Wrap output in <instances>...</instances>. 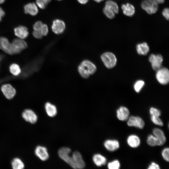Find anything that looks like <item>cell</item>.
Segmentation results:
<instances>
[{"label":"cell","mask_w":169,"mask_h":169,"mask_svg":"<svg viewBox=\"0 0 169 169\" xmlns=\"http://www.w3.org/2000/svg\"><path fill=\"white\" fill-rule=\"evenodd\" d=\"M96 70L95 65L91 61L84 60L82 61L78 67V71L81 76L87 79L90 75L94 74Z\"/></svg>","instance_id":"cell-1"},{"label":"cell","mask_w":169,"mask_h":169,"mask_svg":"<svg viewBox=\"0 0 169 169\" xmlns=\"http://www.w3.org/2000/svg\"><path fill=\"white\" fill-rule=\"evenodd\" d=\"M71 149L68 147H62L58 151L59 157L74 169H76L74 163L72 156L70 155Z\"/></svg>","instance_id":"cell-2"},{"label":"cell","mask_w":169,"mask_h":169,"mask_svg":"<svg viewBox=\"0 0 169 169\" xmlns=\"http://www.w3.org/2000/svg\"><path fill=\"white\" fill-rule=\"evenodd\" d=\"M141 8L148 14H155L158 9V6L153 0H142L141 3Z\"/></svg>","instance_id":"cell-3"},{"label":"cell","mask_w":169,"mask_h":169,"mask_svg":"<svg viewBox=\"0 0 169 169\" xmlns=\"http://www.w3.org/2000/svg\"><path fill=\"white\" fill-rule=\"evenodd\" d=\"M101 59L105 65L108 68L110 69L116 65L117 59L115 55L110 52H107L102 54Z\"/></svg>","instance_id":"cell-4"},{"label":"cell","mask_w":169,"mask_h":169,"mask_svg":"<svg viewBox=\"0 0 169 169\" xmlns=\"http://www.w3.org/2000/svg\"><path fill=\"white\" fill-rule=\"evenodd\" d=\"M156 77L158 82L161 84H166L169 81V71L166 68H161L157 70Z\"/></svg>","instance_id":"cell-5"},{"label":"cell","mask_w":169,"mask_h":169,"mask_svg":"<svg viewBox=\"0 0 169 169\" xmlns=\"http://www.w3.org/2000/svg\"><path fill=\"white\" fill-rule=\"evenodd\" d=\"M11 43L13 54H18L28 46L27 43L23 39L15 38Z\"/></svg>","instance_id":"cell-6"},{"label":"cell","mask_w":169,"mask_h":169,"mask_svg":"<svg viewBox=\"0 0 169 169\" xmlns=\"http://www.w3.org/2000/svg\"><path fill=\"white\" fill-rule=\"evenodd\" d=\"M1 90L3 95L8 99H12L16 94L15 89L9 84H3L1 87Z\"/></svg>","instance_id":"cell-7"},{"label":"cell","mask_w":169,"mask_h":169,"mask_svg":"<svg viewBox=\"0 0 169 169\" xmlns=\"http://www.w3.org/2000/svg\"><path fill=\"white\" fill-rule=\"evenodd\" d=\"M149 59L154 70L157 71L161 68L163 59L161 54H152L150 56Z\"/></svg>","instance_id":"cell-8"},{"label":"cell","mask_w":169,"mask_h":169,"mask_svg":"<svg viewBox=\"0 0 169 169\" xmlns=\"http://www.w3.org/2000/svg\"><path fill=\"white\" fill-rule=\"evenodd\" d=\"M127 124L129 126H134L140 129H142L145 125V122L140 117L132 116L129 117Z\"/></svg>","instance_id":"cell-9"},{"label":"cell","mask_w":169,"mask_h":169,"mask_svg":"<svg viewBox=\"0 0 169 169\" xmlns=\"http://www.w3.org/2000/svg\"><path fill=\"white\" fill-rule=\"evenodd\" d=\"M0 49L7 54H13L11 43L5 37H0Z\"/></svg>","instance_id":"cell-10"},{"label":"cell","mask_w":169,"mask_h":169,"mask_svg":"<svg viewBox=\"0 0 169 169\" xmlns=\"http://www.w3.org/2000/svg\"><path fill=\"white\" fill-rule=\"evenodd\" d=\"M53 31L56 34H60L64 31L65 25L64 22L59 19L53 21L51 27Z\"/></svg>","instance_id":"cell-11"},{"label":"cell","mask_w":169,"mask_h":169,"mask_svg":"<svg viewBox=\"0 0 169 169\" xmlns=\"http://www.w3.org/2000/svg\"><path fill=\"white\" fill-rule=\"evenodd\" d=\"M22 116L25 120L32 124L35 123L38 120L36 114L30 109L25 110L22 113Z\"/></svg>","instance_id":"cell-12"},{"label":"cell","mask_w":169,"mask_h":169,"mask_svg":"<svg viewBox=\"0 0 169 169\" xmlns=\"http://www.w3.org/2000/svg\"><path fill=\"white\" fill-rule=\"evenodd\" d=\"M76 169H82L85 166V163L81 154L78 151H75L72 155Z\"/></svg>","instance_id":"cell-13"},{"label":"cell","mask_w":169,"mask_h":169,"mask_svg":"<svg viewBox=\"0 0 169 169\" xmlns=\"http://www.w3.org/2000/svg\"><path fill=\"white\" fill-rule=\"evenodd\" d=\"M15 35L21 39L27 38L29 35L28 28L25 26L22 25L16 27L14 29Z\"/></svg>","instance_id":"cell-14"},{"label":"cell","mask_w":169,"mask_h":169,"mask_svg":"<svg viewBox=\"0 0 169 169\" xmlns=\"http://www.w3.org/2000/svg\"><path fill=\"white\" fill-rule=\"evenodd\" d=\"M35 153L36 156L43 161L47 160L49 157L47 150L44 146H37L35 149Z\"/></svg>","instance_id":"cell-15"},{"label":"cell","mask_w":169,"mask_h":169,"mask_svg":"<svg viewBox=\"0 0 169 169\" xmlns=\"http://www.w3.org/2000/svg\"><path fill=\"white\" fill-rule=\"evenodd\" d=\"M117 117L121 121H125L129 118L130 111L125 106H120L117 110Z\"/></svg>","instance_id":"cell-16"},{"label":"cell","mask_w":169,"mask_h":169,"mask_svg":"<svg viewBox=\"0 0 169 169\" xmlns=\"http://www.w3.org/2000/svg\"><path fill=\"white\" fill-rule=\"evenodd\" d=\"M121 7L123 14L125 16L131 17L134 15L135 9L132 4L127 3L122 4Z\"/></svg>","instance_id":"cell-17"},{"label":"cell","mask_w":169,"mask_h":169,"mask_svg":"<svg viewBox=\"0 0 169 169\" xmlns=\"http://www.w3.org/2000/svg\"><path fill=\"white\" fill-rule=\"evenodd\" d=\"M104 145L106 149L110 151H116L120 146L119 141L116 140H107L104 142Z\"/></svg>","instance_id":"cell-18"},{"label":"cell","mask_w":169,"mask_h":169,"mask_svg":"<svg viewBox=\"0 0 169 169\" xmlns=\"http://www.w3.org/2000/svg\"><path fill=\"white\" fill-rule=\"evenodd\" d=\"M24 13L34 16L38 13V10L36 4L33 3H29L26 4L24 6Z\"/></svg>","instance_id":"cell-19"},{"label":"cell","mask_w":169,"mask_h":169,"mask_svg":"<svg viewBox=\"0 0 169 169\" xmlns=\"http://www.w3.org/2000/svg\"><path fill=\"white\" fill-rule=\"evenodd\" d=\"M127 144L132 148L138 147L140 144V140L138 136L135 135L129 136L127 139Z\"/></svg>","instance_id":"cell-20"},{"label":"cell","mask_w":169,"mask_h":169,"mask_svg":"<svg viewBox=\"0 0 169 169\" xmlns=\"http://www.w3.org/2000/svg\"><path fill=\"white\" fill-rule=\"evenodd\" d=\"M45 109L48 115L51 117L55 116L57 114V109L56 106L49 102L45 105Z\"/></svg>","instance_id":"cell-21"},{"label":"cell","mask_w":169,"mask_h":169,"mask_svg":"<svg viewBox=\"0 0 169 169\" xmlns=\"http://www.w3.org/2000/svg\"><path fill=\"white\" fill-rule=\"evenodd\" d=\"M136 49L138 53L142 55H146L149 51V46L146 42L137 44Z\"/></svg>","instance_id":"cell-22"},{"label":"cell","mask_w":169,"mask_h":169,"mask_svg":"<svg viewBox=\"0 0 169 169\" xmlns=\"http://www.w3.org/2000/svg\"><path fill=\"white\" fill-rule=\"evenodd\" d=\"M93 160L94 163L98 166L105 165L107 161L106 158L100 154H95L93 157Z\"/></svg>","instance_id":"cell-23"},{"label":"cell","mask_w":169,"mask_h":169,"mask_svg":"<svg viewBox=\"0 0 169 169\" xmlns=\"http://www.w3.org/2000/svg\"><path fill=\"white\" fill-rule=\"evenodd\" d=\"M153 133L154 136L160 141L162 145L164 144L166 139L163 132L161 129L155 128L153 130Z\"/></svg>","instance_id":"cell-24"},{"label":"cell","mask_w":169,"mask_h":169,"mask_svg":"<svg viewBox=\"0 0 169 169\" xmlns=\"http://www.w3.org/2000/svg\"><path fill=\"white\" fill-rule=\"evenodd\" d=\"M105 6L112 10L115 14L119 12V8L117 3L112 0H107L105 3Z\"/></svg>","instance_id":"cell-25"},{"label":"cell","mask_w":169,"mask_h":169,"mask_svg":"<svg viewBox=\"0 0 169 169\" xmlns=\"http://www.w3.org/2000/svg\"><path fill=\"white\" fill-rule=\"evenodd\" d=\"M10 73L14 76H18L21 72V69L19 65L17 63H13L9 67Z\"/></svg>","instance_id":"cell-26"},{"label":"cell","mask_w":169,"mask_h":169,"mask_svg":"<svg viewBox=\"0 0 169 169\" xmlns=\"http://www.w3.org/2000/svg\"><path fill=\"white\" fill-rule=\"evenodd\" d=\"M147 142V144L151 146L162 145L160 141L152 135H150L148 136Z\"/></svg>","instance_id":"cell-27"},{"label":"cell","mask_w":169,"mask_h":169,"mask_svg":"<svg viewBox=\"0 0 169 169\" xmlns=\"http://www.w3.org/2000/svg\"><path fill=\"white\" fill-rule=\"evenodd\" d=\"M11 165L13 169H23L24 167L23 162L20 159L18 158L13 159L11 162Z\"/></svg>","instance_id":"cell-28"},{"label":"cell","mask_w":169,"mask_h":169,"mask_svg":"<svg viewBox=\"0 0 169 169\" xmlns=\"http://www.w3.org/2000/svg\"><path fill=\"white\" fill-rule=\"evenodd\" d=\"M104 14L108 18L112 19L115 17V14L111 9L104 6L103 9Z\"/></svg>","instance_id":"cell-29"},{"label":"cell","mask_w":169,"mask_h":169,"mask_svg":"<svg viewBox=\"0 0 169 169\" xmlns=\"http://www.w3.org/2000/svg\"><path fill=\"white\" fill-rule=\"evenodd\" d=\"M107 167L109 169H119L120 167V164L118 160H115L109 162Z\"/></svg>","instance_id":"cell-30"},{"label":"cell","mask_w":169,"mask_h":169,"mask_svg":"<svg viewBox=\"0 0 169 169\" xmlns=\"http://www.w3.org/2000/svg\"><path fill=\"white\" fill-rule=\"evenodd\" d=\"M144 82L142 80H139L137 81L134 85L135 91L136 92H139L144 86Z\"/></svg>","instance_id":"cell-31"},{"label":"cell","mask_w":169,"mask_h":169,"mask_svg":"<svg viewBox=\"0 0 169 169\" xmlns=\"http://www.w3.org/2000/svg\"><path fill=\"white\" fill-rule=\"evenodd\" d=\"M51 1V0H36V3L39 8L44 9Z\"/></svg>","instance_id":"cell-32"},{"label":"cell","mask_w":169,"mask_h":169,"mask_svg":"<svg viewBox=\"0 0 169 169\" xmlns=\"http://www.w3.org/2000/svg\"><path fill=\"white\" fill-rule=\"evenodd\" d=\"M151 119L155 124L161 126L163 125V123L159 117L151 116Z\"/></svg>","instance_id":"cell-33"},{"label":"cell","mask_w":169,"mask_h":169,"mask_svg":"<svg viewBox=\"0 0 169 169\" xmlns=\"http://www.w3.org/2000/svg\"><path fill=\"white\" fill-rule=\"evenodd\" d=\"M151 116L159 117L161 115V112L158 109L154 107H151L149 110Z\"/></svg>","instance_id":"cell-34"},{"label":"cell","mask_w":169,"mask_h":169,"mask_svg":"<svg viewBox=\"0 0 169 169\" xmlns=\"http://www.w3.org/2000/svg\"><path fill=\"white\" fill-rule=\"evenodd\" d=\"M169 148L168 147L166 148L163 150L162 152V156L163 159L166 161L168 162L169 160Z\"/></svg>","instance_id":"cell-35"},{"label":"cell","mask_w":169,"mask_h":169,"mask_svg":"<svg viewBox=\"0 0 169 169\" xmlns=\"http://www.w3.org/2000/svg\"><path fill=\"white\" fill-rule=\"evenodd\" d=\"M43 36H46L49 32L48 28L46 24H43L40 30Z\"/></svg>","instance_id":"cell-36"},{"label":"cell","mask_w":169,"mask_h":169,"mask_svg":"<svg viewBox=\"0 0 169 169\" xmlns=\"http://www.w3.org/2000/svg\"><path fill=\"white\" fill-rule=\"evenodd\" d=\"M162 14L163 17L167 20L169 18V9L168 8H165L162 11Z\"/></svg>","instance_id":"cell-37"},{"label":"cell","mask_w":169,"mask_h":169,"mask_svg":"<svg viewBox=\"0 0 169 169\" xmlns=\"http://www.w3.org/2000/svg\"><path fill=\"white\" fill-rule=\"evenodd\" d=\"M43 24L42 22L38 21L36 22L33 26V29L34 30H40Z\"/></svg>","instance_id":"cell-38"},{"label":"cell","mask_w":169,"mask_h":169,"mask_svg":"<svg viewBox=\"0 0 169 169\" xmlns=\"http://www.w3.org/2000/svg\"><path fill=\"white\" fill-rule=\"evenodd\" d=\"M33 36L36 38L40 39L42 37V35L40 30H35L33 32Z\"/></svg>","instance_id":"cell-39"},{"label":"cell","mask_w":169,"mask_h":169,"mask_svg":"<svg viewBox=\"0 0 169 169\" xmlns=\"http://www.w3.org/2000/svg\"><path fill=\"white\" fill-rule=\"evenodd\" d=\"M159 165L155 162H152L149 166L148 169H160Z\"/></svg>","instance_id":"cell-40"},{"label":"cell","mask_w":169,"mask_h":169,"mask_svg":"<svg viewBox=\"0 0 169 169\" xmlns=\"http://www.w3.org/2000/svg\"><path fill=\"white\" fill-rule=\"evenodd\" d=\"M5 15V13L4 10L0 7V22L1 21L2 18Z\"/></svg>","instance_id":"cell-41"},{"label":"cell","mask_w":169,"mask_h":169,"mask_svg":"<svg viewBox=\"0 0 169 169\" xmlns=\"http://www.w3.org/2000/svg\"><path fill=\"white\" fill-rule=\"evenodd\" d=\"M157 4H163L165 2V0H153Z\"/></svg>","instance_id":"cell-42"},{"label":"cell","mask_w":169,"mask_h":169,"mask_svg":"<svg viewBox=\"0 0 169 169\" xmlns=\"http://www.w3.org/2000/svg\"><path fill=\"white\" fill-rule=\"evenodd\" d=\"M80 4H85L87 3L89 0H77Z\"/></svg>","instance_id":"cell-43"},{"label":"cell","mask_w":169,"mask_h":169,"mask_svg":"<svg viewBox=\"0 0 169 169\" xmlns=\"http://www.w3.org/2000/svg\"><path fill=\"white\" fill-rule=\"evenodd\" d=\"M94 0L97 3H99L103 1L104 0Z\"/></svg>","instance_id":"cell-44"},{"label":"cell","mask_w":169,"mask_h":169,"mask_svg":"<svg viewBox=\"0 0 169 169\" xmlns=\"http://www.w3.org/2000/svg\"><path fill=\"white\" fill-rule=\"evenodd\" d=\"M6 0H0V4H2L4 3Z\"/></svg>","instance_id":"cell-45"},{"label":"cell","mask_w":169,"mask_h":169,"mask_svg":"<svg viewBox=\"0 0 169 169\" xmlns=\"http://www.w3.org/2000/svg\"><path fill=\"white\" fill-rule=\"evenodd\" d=\"M3 59V56L2 55L0 54V63L2 61Z\"/></svg>","instance_id":"cell-46"},{"label":"cell","mask_w":169,"mask_h":169,"mask_svg":"<svg viewBox=\"0 0 169 169\" xmlns=\"http://www.w3.org/2000/svg\"></svg>","instance_id":"cell-47"},{"label":"cell","mask_w":169,"mask_h":169,"mask_svg":"<svg viewBox=\"0 0 169 169\" xmlns=\"http://www.w3.org/2000/svg\"></svg>","instance_id":"cell-48"}]
</instances>
